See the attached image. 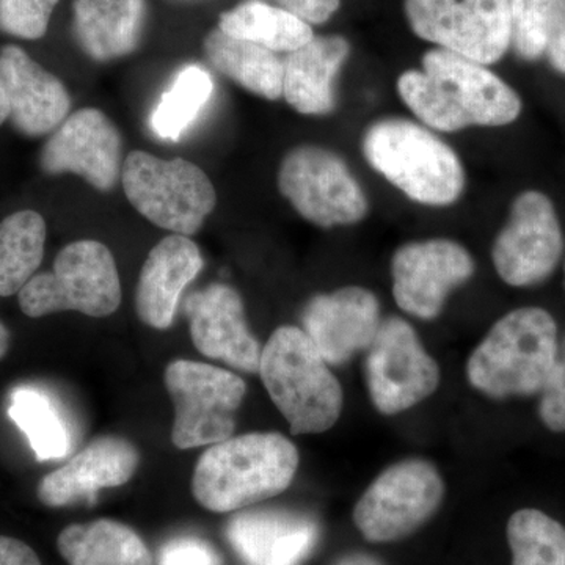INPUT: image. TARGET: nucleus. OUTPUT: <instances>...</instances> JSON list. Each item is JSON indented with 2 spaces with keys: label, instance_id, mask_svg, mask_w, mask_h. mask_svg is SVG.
I'll list each match as a JSON object with an SVG mask.
<instances>
[{
  "label": "nucleus",
  "instance_id": "f257e3e1",
  "mask_svg": "<svg viewBox=\"0 0 565 565\" xmlns=\"http://www.w3.org/2000/svg\"><path fill=\"white\" fill-rule=\"evenodd\" d=\"M422 65L401 74L397 93L427 128L440 132L498 128L522 114L519 93L489 66L440 47L427 51Z\"/></svg>",
  "mask_w": 565,
  "mask_h": 565
},
{
  "label": "nucleus",
  "instance_id": "f03ea898",
  "mask_svg": "<svg viewBox=\"0 0 565 565\" xmlns=\"http://www.w3.org/2000/svg\"><path fill=\"white\" fill-rule=\"evenodd\" d=\"M300 457L296 445L278 433H252L211 445L196 462L192 493L196 503L217 514L243 511L285 492Z\"/></svg>",
  "mask_w": 565,
  "mask_h": 565
},
{
  "label": "nucleus",
  "instance_id": "7ed1b4c3",
  "mask_svg": "<svg viewBox=\"0 0 565 565\" xmlns=\"http://www.w3.org/2000/svg\"><path fill=\"white\" fill-rule=\"evenodd\" d=\"M367 163L412 202L446 207L462 196L467 177L462 161L427 126L407 118H382L363 134Z\"/></svg>",
  "mask_w": 565,
  "mask_h": 565
},
{
  "label": "nucleus",
  "instance_id": "20e7f679",
  "mask_svg": "<svg viewBox=\"0 0 565 565\" xmlns=\"http://www.w3.org/2000/svg\"><path fill=\"white\" fill-rule=\"evenodd\" d=\"M559 337L544 308L525 307L493 323L471 353L467 377L492 399L541 394L556 363Z\"/></svg>",
  "mask_w": 565,
  "mask_h": 565
},
{
  "label": "nucleus",
  "instance_id": "39448f33",
  "mask_svg": "<svg viewBox=\"0 0 565 565\" xmlns=\"http://www.w3.org/2000/svg\"><path fill=\"white\" fill-rule=\"evenodd\" d=\"M259 375L292 435L332 429L343 412V388L299 327L275 330L263 348Z\"/></svg>",
  "mask_w": 565,
  "mask_h": 565
},
{
  "label": "nucleus",
  "instance_id": "423d86ee",
  "mask_svg": "<svg viewBox=\"0 0 565 565\" xmlns=\"http://www.w3.org/2000/svg\"><path fill=\"white\" fill-rule=\"evenodd\" d=\"M18 296L22 313L33 319L61 311L107 318L121 303L120 274L109 247L76 241L58 252L51 273L35 275Z\"/></svg>",
  "mask_w": 565,
  "mask_h": 565
},
{
  "label": "nucleus",
  "instance_id": "0eeeda50",
  "mask_svg": "<svg viewBox=\"0 0 565 565\" xmlns=\"http://www.w3.org/2000/svg\"><path fill=\"white\" fill-rule=\"evenodd\" d=\"M121 181L137 212L159 228L181 236L199 233L217 203L207 174L181 158L129 152L122 162Z\"/></svg>",
  "mask_w": 565,
  "mask_h": 565
},
{
  "label": "nucleus",
  "instance_id": "6e6552de",
  "mask_svg": "<svg viewBox=\"0 0 565 565\" xmlns=\"http://www.w3.org/2000/svg\"><path fill=\"white\" fill-rule=\"evenodd\" d=\"M163 384L173 401L177 448H200L233 437L247 393L239 375L207 363L174 360L167 366Z\"/></svg>",
  "mask_w": 565,
  "mask_h": 565
},
{
  "label": "nucleus",
  "instance_id": "1a4fd4ad",
  "mask_svg": "<svg viewBox=\"0 0 565 565\" xmlns=\"http://www.w3.org/2000/svg\"><path fill=\"white\" fill-rule=\"evenodd\" d=\"M278 191L305 221L321 226L355 225L370 211L366 193L340 154L300 145L282 158Z\"/></svg>",
  "mask_w": 565,
  "mask_h": 565
},
{
  "label": "nucleus",
  "instance_id": "9d476101",
  "mask_svg": "<svg viewBox=\"0 0 565 565\" xmlns=\"http://www.w3.org/2000/svg\"><path fill=\"white\" fill-rule=\"evenodd\" d=\"M444 497L445 481L433 462L401 460L364 490L353 509V522L375 544L401 541L433 519Z\"/></svg>",
  "mask_w": 565,
  "mask_h": 565
},
{
  "label": "nucleus",
  "instance_id": "9b49d317",
  "mask_svg": "<svg viewBox=\"0 0 565 565\" xmlns=\"http://www.w3.org/2000/svg\"><path fill=\"white\" fill-rule=\"evenodd\" d=\"M416 36L490 66L512 46L509 0H405Z\"/></svg>",
  "mask_w": 565,
  "mask_h": 565
},
{
  "label": "nucleus",
  "instance_id": "f8f14e48",
  "mask_svg": "<svg viewBox=\"0 0 565 565\" xmlns=\"http://www.w3.org/2000/svg\"><path fill=\"white\" fill-rule=\"evenodd\" d=\"M366 352L367 392L382 415L403 414L437 392L440 367L404 319H384Z\"/></svg>",
  "mask_w": 565,
  "mask_h": 565
},
{
  "label": "nucleus",
  "instance_id": "ddd939ff",
  "mask_svg": "<svg viewBox=\"0 0 565 565\" xmlns=\"http://www.w3.org/2000/svg\"><path fill=\"white\" fill-rule=\"evenodd\" d=\"M563 252V230L552 200L537 191L520 193L492 247L501 280L515 288L539 285L556 269Z\"/></svg>",
  "mask_w": 565,
  "mask_h": 565
},
{
  "label": "nucleus",
  "instance_id": "4468645a",
  "mask_svg": "<svg viewBox=\"0 0 565 565\" xmlns=\"http://www.w3.org/2000/svg\"><path fill=\"white\" fill-rule=\"evenodd\" d=\"M471 253L451 239L416 241L401 245L392 259L393 296L405 313L433 321L449 294L473 277Z\"/></svg>",
  "mask_w": 565,
  "mask_h": 565
},
{
  "label": "nucleus",
  "instance_id": "2eb2a0df",
  "mask_svg": "<svg viewBox=\"0 0 565 565\" xmlns=\"http://www.w3.org/2000/svg\"><path fill=\"white\" fill-rule=\"evenodd\" d=\"M40 167L46 174H77L99 192L114 191L122 170L121 134L103 110L74 111L44 143Z\"/></svg>",
  "mask_w": 565,
  "mask_h": 565
},
{
  "label": "nucleus",
  "instance_id": "dca6fc26",
  "mask_svg": "<svg viewBox=\"0 0 565 565\" xmlns=\"http://www.w3.org/2000/svg\"><path fill=\"white\" fill-rule=\"evenodd\" d=\"M184 313L196 351L243 373H258L262 344L248 327L243 297L236 289L214 282L192 292L185 299Z\"/></svg>",
  "mask_w": 565,
  "mask_h": 565
},
{
  "label": "nucleus",
  "instance_id": "f3484780",
  "mask_svg": "<svg viewBox=\"0 0 565 565\" xmlns=\"http://www.w3.org/2000/svg\"><path fill=\"white\" fill-rule=\"evenodd\" d=\"M381 322L377 297L362 286L318 294L302 311L303 332L326 362L334 366L367 351Z\"/></svg>",
  "mask_w": 565,
  "mask_h": 565
},
{
  "label": "nucleus",
  "instance_id": "a211bd4d",
  "mask_svg": "<svg viewBox=\"0 0 565 565\" xmlns=\"http://www.w3.org/2000/svg\"><path fill=\"white\" fill-rule=\"evenodd\" d=\"M0 88L9 120L22 136H47L70 117L71 96L63 82L13 44L0 51Z\"/></svg>",
  "mask_w": 565,
  "mask_h": 565
},
{
  "label": "nucleus",
  "instance_id": "6ab92c4d",
  "mask_svg": "<svg viewBox=\"0 0 565 565\" xmlns=\"http://www.w3.org/2000/svg\"><path fill=\"white\" fill-rule=\"evenodd\" d=\"M139 462V451L126 438L117 435L95 438L68 463L44 476L36 494L47 508H66L82 500H93L102 490L131 481Z\"/></svg>",
  "mask_w": 565,
  "mask_h": 565
},
{
  "label": "nucleus",
  "instance_id": "aec40b11",
  "mask_svg": "<svg viewBox=\"0 0 565 565\" xmlns=\"http://www.w3.org/2000/svg\"><path fill=\"white\" fill-rule=\"evenodd\" d=\"M226 537L248 565H299L319 541L313 516L286 509H255L232 516Z\"/></svg>",
  "mask_w": 565,
  "mask_h": 565
},
{
  "label": "nucleus",
  "instance_id": "412c9836",
  "mask_svg": "<svg viewBox=\"0 0 565 565\" xmlns=\"http://www.w3.org/2000/svg\"><path fill=\"white\" fill-rule=\"evenodd\" d=\"M202 269V252L189 236L163 237L148 253L137 281L136 311L140 321L151 329H170L182 291Z\"/></svg>",
  "mask_w": 565,
  "mask_h": 565
},
{
  "label": "nucleus",
  "instance_id": "4be33fe9",
  "mask_svg": "<svg viewBox=\"0 0 565 565\" xmlns=\"http://www.w3.org/2000/svg\"><path fill=\"white\" fill-rule=\"evenodd\" d=\"M351 55L341 35L315 36L282 61V98L302 115L332 114L337 107L338 76Z\"/></svg>",
  "mask_w": 565,
  "mask_h": 565
},
{
  "label": "nucleus",
  "instance_id": "5701e85b",
  "mask_svg": "<svg viewBox=\"0 0 565 565\" xmlns=\"http://www.w3.org/2000/svg\"><path fill=\"white\" fill-rule=\"evenodd\" d=\"M147 18V0H74V39L93 61H115L139 47Z\"/></svg>",
  "mask_w": 565,
  "mask_h": 565
},
{
  "label": "nucleus",
  "instance_id": "b1692460",
  "mask_svg": "<svg viewBox=\"0 0 565 565\" xmlns=\"http://www.w3.org/2000/svg\"><path fill=\"white\" fill-rule=\"evenodd\" d=\"M203 50L212 68L245 90L269 102L281 98L282 61L277 52L236 39L218 28L204 36Z\"/></svg>",
  "mask_w": 565,
  "mask_h": 565
},
{
  "label": "nucleus",
  "instance_id": "393cba45",
  "mask_svg": "<svg viewBox=\"0 0 565 565\" xmlns=\"http://www.w3.org/2000/svg\"><path fill=\"white\" fill-rule=\"evenodd\" d=\"M57 546L68 565H152L150 550L140 535L115 520L66 526Z\"/></svg>",
  "mask_w": 565,
  "mask_h": 565
},
{
  "label": "nucleus",
  "instance_id": "a878e982",
  "mask_svg": "<svg viewBox=\"0 0 565 565\" xmlns=\"http://www.w3.org/2000/svg\"><path fill=\"white\" fill-rule=\"evenodd\" d=\"M218 29L277 54H289L315 39L313 29L307 22L263 0H244L233 10L223 11Z\"/></svg>",
  "mask_w": 565,
  "mask_h": 565
},
{
  "label": "nucleus",
  "instance_id": "bb28decb",
  "mask_svg": "<svg viewBox=\"0 0 565 565\" xmlns=\"http://www.w3.org/2000/svg\"><path fill=\"white\" fill-rule=\"evenodd\" d=\"M46 222L35 211H18L0 222V297L20 294L44 256Z\"/></svg>",
  "mask_w": 565,
  "mask_h": 565
},
{
  "label": "nucleus",
  "instance_id": "cd10ccee",
  "mask_svg": "<svg viewBox=\"0 0 565 565\" xmlns=\"http://www.w3.org/2000/svg\"><path fill=\"white\" fill-rule=\"evenodd\" d=\"M9 416L28 437L40 462L68 456V426L46 393L32 386L14 388L10 394Z\"/></svg>",
  "mask_w": 565,
  "mask_h": 565
},
{
  "label": "nucleus",
  "instance_id": "c85d7f7f",
  "mask_svg": "<svg viewBox=\"0 0 565 565\" xmlns=\"http://www.w3.org/2000/svg\"><path fill=\"white\" fill-rule=\"evenodd\" d=\"M212 93L214 81L203 66H184L152 110L151 131L162 140H180L210 103Z\"/></svg>",
  "mask_w": 565,
  "mask_h": 565
},
{
  "label": "nucleus",
  "instance_id": "c756f323",
  "mask_svg": "<svg viewBox=\"0 0 565 565\" xmlns=\"http://www.w3.org/2000/svg\"><path fill=\"white\" fill-rule=\"evenodd\" d=\"M508 542L512 565H565V527L537 509L509 519Z\"/></svg>",
  "mask_w": 565,
  "mask_h": 565
},
{
  "label": "nucleus",
  "instance_id": "7c9ffc66",
  "mask_svg": "<svg viewBox=\"0 0 565 565\" xmlns=\"http://www.w3.org/2000/svg\"><path fill=\"white\" fill-rule=\"evenodd\" d=\"M512 46L523 61H539L565 20V0H509Z\"/></svg>",
  "mask_w": 565,
  "mask_h": 565
},
{
  "label": "nucleus",
  "instance_id": "2f4dec72",
  "mask_svg": "<svg viewBox=\"0 0 565 565\" xmlns=\"http://www.w3.org/2000/svg\"><path fill=\"white\" fill-rule=\"evenodd\" d=\"M58 0H0V32L22 40L46 35Z\"/></svg>",
  "mask_w": 565,
  "mask_h": 565
},
{
  "label": "nucleus",
  "instance_id": "473e14b6",
  "mask_svg": "<svg viewBox=\"0 0 565 565\" xmlns=\"http://www.w3.org/2000/svg\"><path fill=\"white\" fill-rule=\"evenodd\" d=\"M539 415L553 433H565V338L559 341L555 366L542 390Z\"/></svg>",
  "mask_w": 565,
  "mask_h": 565
},
{
  "label": "nucleus",
  "instance_id": "72a5a7b5",
  "mask_svg": "<svg viewBox=\"0 0 565 565\" xmlns=\"http://www.w3.org/2000/svg\"><path fill=\"white\" fill-rule=\"evenodd\" d=\"M159 565H221V556L203 539L184 535L162 546Z\"/></svg>",
  "mask_w": 565,
  "mask_h": 565
},
{
  "label": "nucleus",
  "instance_id": "f704fd0d",
  "mask_svg": "<svg viewBox=\"0 0 565 565\" xmlns=\"http://www.w3.org/2000/svg\"><path fill=\"white\" fill-rule=\"evenodd\" d=\"M280 9L299 18L308 25L323 24L340 10L341 0H275Z\"/></svg>",
  "mask_w": 565,
  "mask_h": 565
},
{
  "label": "nucleus",
  "instance_id": "c9c22d12",
  "mask_svg": "<svg viewBox=\"0 0 565 565\" xmlns=\"http://www.w3.org/2000/svg\"><path fill=\"white\" fill-rule=\"evenodd\" d=\"M0 565H41L31 546L18 539L0 535Z\"/></svg>",
  "mask_w": 565,
  "mask_h": 565
},
{
  "label": "nucleus",
  "instance_id": "e433bc0d",
  "mask_svg": "<svg viewBox=\"0 0 565 565\" xmlns=\"http://www.w3.org/2000/svg\"><path fill=\"white\" fill-rule=\"evenodd\" d=\"M545 55L557 73L565 74V20L550 41Z\"/></svg>",
  "mask_w": 565,
  "mask_h": 565
},
{
  "label": "nucleus",
  "instance_id": "4c0bfd02",
  "mask_svg": "<svg viewBox=\"0 0 565 565\" xmlns=\"http://www.w3.org/2000/svg\"><path fill=\"white\" fill-rule=\"evenodd\" d=\"M337 565H385L377 557L364 555V553H353V555L344 556Z\"/></svg>",
  "mask_w": 565,
  "mask_h": 565
},
{
  "label": "nucleus",
  "instance_id": "58836bf2",
  "mask_svg": "<svg viewBox=\"0 0 565 565\" xmlns=\"http://www.w3.org/2000/svg\"><path fill=\"white\" fill-rule=\"evenodd\" d=\"M10 349V332L7 327L0 322V360L7 355Z\"/></svg>",
  "mask_w": 565,
  "mask_h": 565
},
{
  "label": "nucleus",
  "instance_id": "ea45409f",
  "mask_svg": "<svg viewBox=\"0 0 565 565\" xmlns=\"http://www.w3.org/2000/svg\"><path fill=\"white\" fill-rule=\"evenodd\" d=\"M9 120V104H7L6 95H3L2 88H0V126Z\"/></svg>",
  "mask_w": 565,
  "mask_h": 565
}]
</instances>
